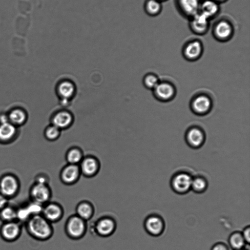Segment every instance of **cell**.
<instances>
[{"instance_id":"1","label":"cell","mask_w":250,"mask_h":250,"mask_svg":"<svg viewBox=\"0 0 250 250\" xmlns=\"http://www.w3.org/2000/svg\"><path fill=\"white\" fill-rule=\"evenodd\" d=\"M25 226L29 235L38 241H47L51 238L54 233L52 224L42 214L30 217L25 223Z\"/></svg>"},{"instance_id":"2","label":"cell","mask_w":250,"mask_h":250,"mask_svg":"<svg viewBox=\"0 0 250 250\" xmlns=\"http://www.w3.org/2000/svg\"><path fill=\"white\" fill-rule=\"evenodd\" d=\"M213 105L211 96L206 92H198L195 94L189 102L191 111L196 115L203 116L208 114Z\"/></svg>"},{"instance_id":"3","label":"cell","mask_w":250,"mask_h":250,"mask_svg":"<svg viewBox=\"0 0 250 250\" xmlns=\"http://www.w3.org/2000/svg\"><path fill=\"white\" fill-rule=\"evenodd\" d=\"M87 228V222L75 214L68 217L64 228L67 236L75 240L82 239L86 234Z\"/></svg>"},{"instance_id":"4","label":"cell","mask_w":250,"mask_h":250,"mask_svg":"<svg viewBox=\"0 0 250 250\" xmlns=\"http://www.w3.org/2000/svg\"><path fill=\"white\" fill-rule=\"evenodd\" d=\"M193 176L189 172L179 170L174 173L170 180L171 189L179 195H184L191 190Z\"/></svg>"},{"instance_id":"5","label":"cell","mask_w":250,"mask_h":250,"mask_svg":"<svg viewBox=\"0 0 250 250\" xmlns=\"http://www.w3.org/2000/svg\"><path fill=\"white\" fill-rule=\"evenodd\" d=\"M90 228L94 234L101 237H108L115 232L117 222L111 216H103L93 222Z\"/></svg>"},{"instance_id":"6","label":"cell","mask_w":250,"mask_h":250,"mask_svg":"<svg viewBox=\"0 0 250 250\" xmlns=\"http://www.w3.org/2000/svg\"><path fill=\"white\" fill-rule=\"evenodd\" d=\"M21 184L18 177L11 173H6L0 177V193L10 199L19 193Z\"/></svg>"},{"instance_id":"7","label":"cell","mask_w":250,"mask_h":250,"mask_svg":"<svg viewBox=\"0 0 250 250\" xmlns=\"http://www.w3.org/2000/svg\"><path fill=\"white\" fill-rule=\"evenodd\" d=\"M152 91L154 97L158 101L163 103L172 101L175 97L177 93L174 84L167 80H160Z\"/></svg>"},{"instance_id":"8","label":"cell","mask_w":250,"mask_h":250,"mask_svg":"<svg viewBox=\"0 0 250 250\" xmlns=\"http://www.w3.org/2000/svg\"><path fill=\"white\" fill-rule=\"evenodd\" d=\"M29 197L31 201L42 205L51 201L52 189L48 184L34 182L29 189Z\"/></svg>"},{"instance_id":"9","label":"cell","mask_w":250,"mask_h":250,"mask_svg":"<svg viewBox=\"0 0 250 250\" xmlns=\"http://www.w3.org/2000/svg\"><path fill=\"white\" fill-rule=\"evenodd\" d=\"M143 225L145 231L153 237L162 235L166 229L164 219L157 213H151L147 215L144 220Z\"/></svg>"},{"instance_id":"10","label":"cell","mask_w":250,"mask_h":250,"mask_svg":"<svg viewBox=\"0 0 250 250\" xmlns=\"http://www.w3.org/2000/svg\"><path fill=\"white\" fill-rule=\"evenodd\" d=\"M206 138V133L204 129L197 125L188 127L185 134L187 144L193 149H198L202 147L205 142Z\"/></svg>"},{"instance_id":"11","label":"cell","mask_w":250,"mask_h":250,"mask_svg":"<svg viewBox=\"0 0 250 250\" xmlns=\"http://www.w3.org/2000/svg\"><path fill=\"white\" fill-rule=\"evenodd\" d=\"M79 167L82 175L86 178H92L99 173L101 163L96 156L88 155L84 156Z\"/></svg>"},{"instance_id":"12","label":"cell","mask_w":250,"mask_h":250,"mask_svg":"<svg viewBox=\"0 0 250 250\" xmlns=\"http://www.w3.org/2000/svg\"><path fill=\"white\" fill-rule=\"evenodd\" d=\"M21 231V225L18 221L3 222L0 227V236L4 241L13 242L19 238Z\"/></svg>"},{"instance_id":"13","label":"cell","mask_w":250,"mask_h":250,"mask_svg":"<svg viewBox=\"0 0 250 250\" xmlns=\"http://www.w3.org/2000/svg\"><path fill=\"white\" fill-rule=\"evenodd\" d=\"M81 175L79 165L67 164L61 169L59 177L62 184L71 186L78 182Z\"/></svg>"},{"instance_id":"14","label":"cell","mask_w":250,"mask_h":250,"mask_svg":"<svg viewBox=\"0 0 250 250\" xmlns=\"http://www.w3.org/2000/svg\"><path fill=\"white\" fill-rule=\"evenodd\" d=\"M64 209L58 202L50 201L43 206L42 215L52 224L59 222L64 215Z\"/></svg>"},{"instance_id":"15","label":"cell","mask_w":250,"mask_h":250,"mask_svg":"<svg viewBox=\"0 0 250 250\" xmlns=\"http://www.w3.org/2000/svg\"><path fill=\"white\" fill-rule=\"evenodd\" d=\"M203 50L201 42L198 40H193L185 44L182 53L185 60L188 62H195L201 58Z\"/></svg>"},{"instance_id":"16","label":"cell","mask_w":250,"mask_h":250,"mask_svg":"<svg viewBox=\"0 0 250 250\" xmlns=\"http://www.w3.org/2000/svg\"><path fill=\"white\" fill-rule=\"evenodd\" d=\"M74 121L72 113L65 109L56 111L51 118V124L61 130L70 127L73 125Z\"/></svg>"},{"instance_id":"17","label":"cell","mask_w":250,"mask_h":250,"mask_svg":"<svg viewBox=\"0 0 250 250\" xmlns=\"http://www.w3.org/2000/svg\"><path fill=\"white\" fill-rule=\"evenodd\" d=\"M212 31L213 36L216 40L224 42L231 39L233 34L234 29L229 21L221 20L214 24Z\"/></svg>"},{"instance_id":"18","label":"cell","mask_w":250,"mask_h":250,"mask_svg":"<svg viewBox=\"0 0 250 250\" xmlns=\"http://www.w3.org/2000/svg\"><path fill=\"white\" fill-rule=\"evenodd\" d=\"M76 86L69 79H62L57 84L56 92L59 100L71 101L76 94Z\"/></svg>"},{"instance_id":"19","label":"cell","mask_w":250,"mask_h":250,"mask_svg":"<svg viewBox=\"0 0 250 250\" xmlns=\"http://www.w3.org/2000/svg\"><path fill=\"white\" fill-rule=\"evenodd\" d=\"M189 27L192 32L204 35L209 28V19L200 12L190 18Z\"/></svg>"},{"instance_id":"20","label":"cell","mask_w":250,"mask_h":250,"mask_svg":"<svg viewBox=\"0 0 250 250\" xmlns=\"http://www.w3.org/2000/svg\"><path fill=\"white\" fill-rule=\"evenodd\" d=\"M199 0H177V5L184 16L191 18L199 12Z\"/></svg>"},{"instance_id":"21","label":"cell","mask_w":250,"mask_h":250,"mask_svg":"<svg viewBox=\"0 0 250 250\" xmlns=\"http://www.w3.org/2000/svg\"><path fill=\"white\" fill-rule=\"evenodd\" d=\"M75 211V214L87 222L93 217L95 213V208L90 201L83 200L77 205Z\"/></svg>"},{"instance_id":"22","label":"cell","mask_w":250,"mask_h":250,"mask_svg":"<svg viewBox=\"0 0 250 250\" xmlns=\"http://www.w3.org/2000/svg\"><path fill=\"white\" fill-rule=\"evenodd\" d=\"M219 9L218 2L213 0H204L200 1L199 12L210 20L217 15Z\"/></svg>"},{"instance_id":"23","label":"cell","mask_w":250,"mask_h":250,"mask_svg":"<svg viewBox=\"0 0 250 250\" xmlns=\"http://www.w3.org/2000/svg\"><path fill=\"white\" fill-rule=\"evenodd\" d=\"M84 157L82 149L78 146H72L66 152L65 158L67 164L78 165Z\"/></svg>"},{"instance_id":"24","label":"cell","mask_w":250,"mask_h":250,"mask_svg":"<svg viewBox=\"0 0 250 250\" xmlns=\"http://www.w3.org/2000/svg\"><path fill=\"white\" fill-rule=\"evenodd\" d=\"M208 186L207 178L202 175H197L192 177L191 190L197 194L203 193L207 190Z\"/></svg>"},{"instance_id":"25","label":"cell","mask_w":250,"mask_h":250,"mask_svg":"<svg viewBox=\"0 0 250 250\" xmlns=\"http://www.w3.org/2000/svg\"><path fill=\"white\" fill-rule=\"evenodd\" d=\"M228 244L230 249L238 250L245 248L247 245L240 231H234L229 236Z\"/></svg>"},{"instance_id":"26","label":"cell","mask_w":250,"mask_h":250,"mask_svg":"<svg viewBox=\"0 0 250 250\" xmlns=\"http://www.w3.org/2000/svg\"><path fill=\"white\" fill-rule=\"evenodd\" d=\"M17 209L7 204L0 210V220L3 222L17 221Z\"/></svg>"},{"instance_id":"27","label":"cell","mask_w":250,"mask_h":250,"mask_svg":"<svg viewBox=\"0 0 250 250\" xmlns=\"http://www.w3.org/2000/svg\"><path fill=\"white\" fill-rule=\"evenodd\" d=\"M15 125L9 122L0 124V140L7 141L10 139L15 134Z\"/></svg>"},{"instance_id":"28","label":"cell","mask_w":250,"mask_h":250,"mask_svg":"<svg viewBox=\"0 0 250 250\" xmlns=\"http://www.w3.org/2000/svg\"><path fill=\"white\" fill-rule=\"evenodd\" d=\"M162 8L161 2L157 0H146L144 5L146 12L151 16L158 15L161 12Z\"/></svg>"},{"instance_id":"29","label":"cell","mask_w":250,"mask_h":250,"mask_svg":"<svg viewBox=\"0 0 250 250\" xmlns=\"http://www.w3.org/2000/svg\"><path fill=\"white\" fill-rule=\"evenodd\" d=\"M8 119L10 123L14 125H21L25 121L26 115L21 109H15L10 112Z\"/></svg>"},{"instance_id":"30","label":"cell","mask_w":250,"mask_h":250,"mask_svg":"<svg viewBox=\"0 0 250 250\" xmlns=\"http://www.w3.org/2000/svg\"><path fill=\"white\" fill-rule=\"evenodd\" d=\"M160 80L158 76L153 73H148L143 77V83L147 89L152 90L158 83Z\"/></svg>"},{"instance_id":"31","label":"cell","mask_w":250,"mask_h":250,"mask_svg":"<svg viewBox=\"0 0 250 250\" xmlns=\"http://www.w3.org/2000/svg\"><path fill=\"white\" fill-rule=\"evenodd\" d=\"M61 130L51 124L44 130V136L47 140L54 141L57 140L60 136Z\"/></svg>"},{"instance_id":"32","label":"cell","mask_w":250,"mask_h":250,"mask_svg":"<svg viewBox=\"0 0 250 250\" xmlns=\"http://www.w3.org/2000/svg\"><path fill=\"white\" fill-rule=\"evenodd\" d=\"M210 250H230V248L224 242H218L212 246Z\"/></svg>"},{"instance_id":"33","label":"cell","mask_w":250,"mask_h":250,"mask_svg":"<svg viewBox=\"0 0 250 250\" xmlns=\"http://www.w3.org/2000/svg\"><path fill=\"white\" fill-rule=\"evenodd\" d=\"M241 232L242 235L247 245L250 242V227L249 225L246 226Z\"/></svg>"},{"instance_id":"34","label":"cell","mask_w":250,"mask_h":250,"mask_svg":"<svg viewBox=\"0 0 250 250\" xmlns=\"http://www.w3.org/2000/svg\"><path fill=\"white\" fill-rule=\"evenodd\" d=\"M35 182L49 184V178L46 174H40L36 177Z\"/></svg>"},{"instance_id":"35","label":"cell","mask_w":250,"mask_h":250,"mask_svg":"<svg viewBox=\"0 0 250 250\" xmlns=\"http://www.w3.org/2000/svg\"><path fill=\"white\" fill-rule=\"evenodd\" d=\"M8 199L0 193V210L8 204Z\"/></svg>"},{"instance_id":"36","label":"cell","mask_w":250,"mask_h":250,"mask_svg":"<svg viewBox=\"0 0 250 250\" xmlns=\"http://www.w3.org/2000/svg\"><path fill=\"white\" fill-rule=\"evenodd\" d=\"M213 0L218 2L219 3L220 2H224V1H226L227 0Z\"/></svg>"},{"instance_id":"37","label":"cell","mask_w":250,"mask_h":250,"mask_svg":"<svg viewBox=\"0 0 250 250\" xmlns=\"http://www.w3.org/2000/svg\"><path fill=\"white\" fill-rule=\"evenodd\" d=\"M249 250L246 248H243V249H241L240 250Z\"/></svg>"},{"instance_id":"38","label":"cell","mask_w":250,"mask_h":250,"mask_svg":"<svg viewBox=\"0 0 250 250\" xmlns=\"http://www.w3.org/2000/svg\"><path fill=\"white\" fill-rule=\"evenodd\" d=\"M158 0V1H159L160 2H162V1L166 0Z\"/></svg>"}]
</instances>
